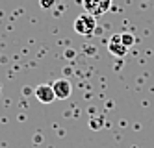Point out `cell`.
<instances>
[{
  "mask_svg": "<svg viewBox=\"0 0 154 148\" xmlns=\"http://www.w3.org/2000/svg\"><path fill=\"white\" fill-rule=\"evenodd\" d=\"M97 30V17H93L91 13H84L76 17L74 20V32L78 35H84V37H91Z\"/></svg>",
  "mask_w": 154,
  "mask_h": 148,
  "instance_id": "cell-1",
  "label": "cell"
},
{
  "mask_svg": "<svg viewBox=\"0 0 154 148\" xmlns=\"http://www.w3.org/2000/svg\"><path fill=\"white\" fill-rule=\"evenodd\" d=\"M85 13H91L93 17L104 15L112 8V0H82Z\"/></svg>",
  "mask_w": 154,
  "mask_h": 148,
  "instance_id": "cell-2",
  "label": "cell"
},
{
  "mask_svg": "<svg viewBox=\"0 0 154 148\" xmlns=\"http://www.w3.org/2000/svg\"><path fill=\"white\" fill-rule=\"evenodd\" d=\"M108 52L113 56V58H125L128 48L123 44V41H121V33H115V35L109 37L108 41Z\"/></svg>",
  "mask_w": 154,
  "mask_h": 148,
  "instance_id": "cell-3",
  "label": "cell"
},
{
  "mask_svg": "<svg viewBox=\"0 0 154 148\" xmlns=\"http://www.w3.org/2000/svg\"><path fill=\"white\" fill-rule=\"evenodd\" d=\"M52 89H54V95H56L58 100H67L72 93V85H71L69 80H65V78L56 80V82L52 83Z\"/></svg>",
  "mask_w": 154,
  "mask_h": 148,
  "instance_id": "cell-4",
  "label": "cell"
},
{
  "mask_svg": "<svg viewBox=\"0 0 154 148\" xmlns=\"http://www.w3.org/2000/svg\"><path fill=\"white\" fill-rule=\"evenodd\" d=\"M34 95H35V98L41 102V104H52V102L56 100V95H54L52 83H50V85H48V83H41V85H37L35 91H34Z\"/></svg>",
  "mask_w": 154,
  "mask_h": 148,
  "instance_id": "cell-5",
  "label": "cell"
},
{
  "mask_svg": "<svg viewBox=\"0 0 154 148\" xmlns=\"http://www.w3.org/2000/svg\"><path fill=\"white\" fill-rule=\"evenodd\" d=\"M121 41H123V44L126 48H132L136 44V35L132 32H123V33H121Z\"/></svg>",
  "mask_w": 154,
  "mask_h": 148,
  "instance_id": "cell-6",
  "label": "cell"
},
{
  "mask_svg": "<svg viewBox=\"0 0 154 148\" xmlns=\"http://www.w3.org/2000/svg\"><path fill=\"white\" fill-rule=\"evenodd\" d=\"M54 0H41V8H52Z\"/></svg>",
  "mask_w": 154,
  "mask_h": 148,
  "instance_id": "cell-7",
  "label": "cell"
}]
</instances>
